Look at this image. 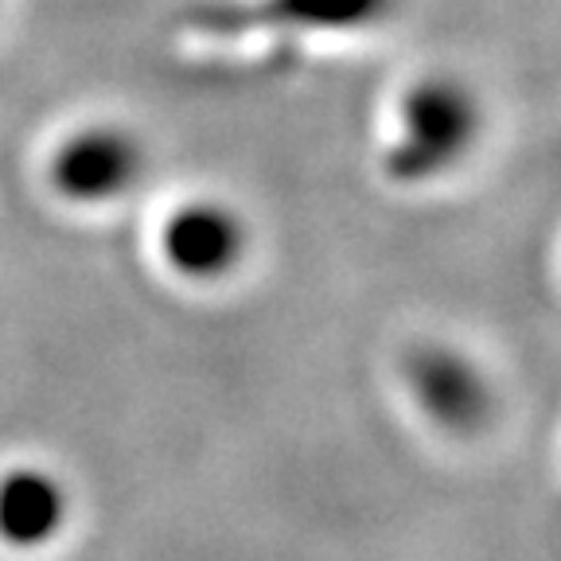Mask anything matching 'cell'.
I'll return each mask as SVG.
<instances>
[{
  "instance_id": "3",
  "label": "cell",
  "mask_w": 561,
  "mask_h": 561,
  "mask_svg": "<svg viewBox=\"0 0 561 561\" xmlns=\"http://www.w3.org/2000/svg\"><path fill=\"white\" fill-rule=\"evenodd\" d=\"M160 265L180 285L222 289L250 270L254 257V222L227 195L195 192L175 199L157 227Z\"/></svg>"
},
{
  "instance_id": "1",
  "label": "cell",
  "mask_w": 561,
  "mask_h": 561,
  "mask_svg": "<svg viewBox=\"0 0 561 561\" xmlns=\"http://www.w3.org/2000/svg\"><path fill=\"white\" fill-rule=\"evenodd\" d=\"M488 110L480 90L453 70H421L382 105L375 137L378 172L405 192L445 184L480 152Z\"/></svg>"
},
{
  "instance_id": "4",
  "label": "cell",
  "mask_w": 561,
  "mask_h": 561,
  "mask_svg": "<svg viewBox=\"0 0 561 561\" xmlns=\"http://www.w3.org/2000/svg\"><path fill=\"white\" fill-rule=\"evenodd\" d=\"M402 0H245L234 9H222L219 32L227 35L242 27L245 32L230 44L254 39V44H280V47H305L320 39H351V35H370L394 16Z\"/></svg>"
},
{
  "instance_id": "5",
  "label": "cell",
  "mask_w": 561,
  "mask_h": 561,
  "mask_svg": "<svg viewBox=\"0 0 561 561\" xmlns=\"http://www.w3.org/2000/svg\"><path fill=\"white\" fill-rule=\"evenodd\" d=\"M149 168L137 133L122 125H87L70 133L51 157V187L70 203L105 207L140 184Z\"/></svg>"
},
{
  "instance_id": "6",
  "label": "cell",
  "mask_w": 561,
  "mask_h": 561,
  "mask_svg": "<svg viewBox=\"0 0 561 561\" xmlns=\"http://www.w3.org/2000/svg\"><path fill=\"white\" fill-rule=\"evenodd\" d=\"M70 515L67 488L39 468H20L0 480V538L20 550H39L62 535Z\"/></svg>"
},
{
  "instance_id": "2",
  "label": "cell",
  "mask_w": 561,
  "mask_h": 561,
  "mask_svg": "<svg viewBox=\"0 0 561 561\" xmlns=\"http://www.w3.org/2000/svg\"><path fill=\"white\" fill-rule=\"evenodd\" d=\"M398 382L433 433L448 440H472L491 430L500 413V390L480 355L453 340H421L398 363Z\"/></svg>"
}]
</instances>
